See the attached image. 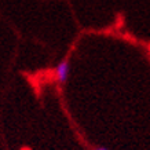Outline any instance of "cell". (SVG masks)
Masks as SVG:
<instances>
[{
  "label": "cell",
  "instance_id": "obj_1",
  "mask_svg": "<svg viewBox=\"0 0 150 150\" xmlns=\"http://www.w3.org/2000/svg\"><path fill=\"white\" fill-rule=\"evenodd\" d=\"M69 74H70V64L68 59H62L55 68V77L61 84H64L68 81Z\"/></svg>",
  "mask_w": 150,
  "mask_h": 150
},
{
  "label": "cell",
  "instance_id": "obj_2",
  "mask_svg": "<svg viewBox=\"0 0 150 150\" xmlns=\"http://www.w3.org/2000/svg\"><path fill=\"white\" fill-rule=\"evenodd\" d=\"M94 150H109V149H106V147H95Z\"/></svg>",
  "mask_w": 150,
  "mask_h": 150
}]
</instances>
